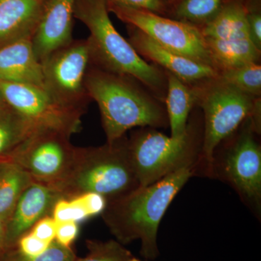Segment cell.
Here are the masks:
<instances>
[{
  "instance_id": "obj_30",
  "label": "cell",
  "mask_w": 261,
  "mask_h": 261,
  "mask_svg": "<svg viewBox=\"0 0 261 261\" xmlns=\"http://www.w3.org/2000/svg\"><path fill=\"white\" fill-rule=\"evenodd\" d=\"M56 227L55 220L51 216H47L38 221L30 232L43 241L50 243L56 239Z\"/></svg>"
},
{
  "instance_id": "obj_36",
  "label": "cell",
  "mask_w": 261,
  "mask_h": 261,
  "mask_svg": "<svg viewBox=\"0 0 261 261\" xmlns=\"http://www.w3.org/2000/svg\"><path fill=\"white\" fill-rule=\"evenodd\" d=\"M128 261H141L139 259L136 258V257H132V258L129 259Z\"/></svg>"
},
{
  "instance_id": "obj_22",
  "label": "cell",
  "mask_w": 261,
  "mask_h": 261,
  "mask_svg": "<svg viewBox=\"0 0 261 261\" xmlns=\"http://www.w3.org/2000/svg\"><path fill=\"white\" fill-rule=\"evenodd\" d=\"M222 3L223 0H180L173 7L169 18L200 29L214 18Z\"/></svg>"
},
{
  "instance_id": "obj_25",
  "label": "cell",
  "mask_w": 261,
  "mask_h": 261,
  "mask_svg": "<svg viewBox=\"0 0 261 261\" xmlns=\"http://www.w3.org/2000/svg\"><path fill=\"white\" fill-rule=\"evenodd\" d=\"M77 258L71 247H66L53 240L39 255L28 256L14 247L7 249L0 261H75Z\"/></svg>"
},
{
  "instance_id": "obj_3",
  "label": "cell",
  "mask_w": 261,
  "mask_h": 261,
  "mask_svg": "<svg viewBox=\"0 0 261 261\" xmlns=\"http://www.w3.org/2000/svg\"><path fill=\"white\" fill-rule=\"evenodd\" d=\"M74 18L84 23L90 33L87 40L92 65L134 77L165 102L166 72L144 60L116 30L110 18L106 0H75Z\"/></svg>"
},
{
  "instance_id": "obj_12",
  "label": "cell",
  "mask_w": 261,
  "mask_h": 261,
  "mask_svg": "<svg viewBox=\"0 0 261 261\" xmlns=\"http://www.w3.org/2000/svg\"><path fill=\"white\" fill-rule=\"evenodd\" d=\"M127 30L128 42L144 60H148L189 85L219 76V73L208 65L168 50L138 29L127 25Z\"/></svg>"
},
{
  "instance_id": "obj_7",
  "label": "cell",
  "mask_w": 261,
  "mask_h": 261,
  "mask_svg": "<svg viewBox=\"0 0 261 261\" xmlns=\"http://www.w3.org/2000/svg\"><path fill=\"white\" fill-rule=\"evenodd\" d=\"M41 63L43 88L61 106L84 114L92 100L85 87L86 75L92 65L87 39H73Z\"/></svg>"
},
{
  "instance_id": "obj_5",
  "label": "cell",
  "mask_w": 261,
  "mask_h": 261,
  "mask_svg": "<svg viewBox=\"0 0 261 261\" xmlns=\"http://www.w3.org/2000/svg\"><path fill=\"white\" fill-rule=\"evenodd\" d=\"M199 130L188 123L186 133L178 138L148 127L135 132L128 145L140 187L148 186L180 168L194 166L202 147L203 129Z\"/></svg>"
},
{
  "instance_id": "obj_35",
  "label": "cell",
  "mask_w": 261,
  "mask_h": 261,
  "mask_svg": "<svg viewBox=\"0 0 261 261\" xmlns=\"http://www.w3.org/2000/svg\"><path fill=\"white\" fill-rule=\"evenodd\" d=\"M7 106H8V104L5 102L3 94H2L1 91H0V108H4Z\"/></svg>"
},
{
  "instance_id": "obj_10",
  "label": "cell",
  "mask_w": 261,
  "mask_h": 261,
  "mask_svg": "<svg viewBox=\"0 0 261 261\" xmlns=\"http://www.w3.org/2000/svg\"><path fill=\"white\" fill-rule=\"evenodd\" d=\"M0 91L7 104L37 128L58 130L70 136L82 128L84 113L61 106L42 87L0 81Z\"/></svg>"
},
{
  "instance_id": "obj_27",
  "label": "cell",
  "mask_w": 261,
  "mask_h": 261,
  "mask_svg": "<svg viewBox=\"0 0 261 261\" xmlns=\"http://www.w3.org/2000/svg\"><path fill=\"white\" fill-rule=\"evenodd\" d=\"M107 3L147 10L163 16L168 17L169 9L163 0H106Z\"/></svg>"
},
{
  "instance_id": "obj_16",
  "label": "cell",
  "mask_w": 261,
  "mask_h": 261,
  "mask_svg": "<svg viewBox=\"0 0 261 261\" xmlns=\"http://www.w3.org/2000/svg\"><path fill=\"white\" fill-rule=\"evenodd\" d=\"M0 81L43 88L42 63L32 40L18 41L0 48Z\"/></svg>"
},
{
  "instance_id": "obj_8",
  "label": "cell",
  "mask_w": 261,
  "mask_h": 261,
  "mask_svg": "<svg viewBox=\"0 0 261 261\" xmlns=\"http://www.w3.org/2000/svg\"><path fill=\"white\" fill-rule=\"evenodd\" d=\"M106 3L109 13H113L127 25L145 33L160 45L215 69L205 39L198 27L147 10Z\"/></svg>"
},
{
  "instance_id": "obj_14",
  "label": "cell",
  "mask_w": 261,
  "mask_h": 261,
  "mask_svg": "<svg viewBox=\"0 0 261 261\" xmlns=\"http://www.w3.org/2000/svg\"><path fill=\"white\" fill-rule=\"evenodd\" d=\"M75 3V0H46L32 39L39 61L73 40Z\"/></svg>"
},
{
  "instance_id": "obj_11",
  "label": "cell",
  "mask_w": 261,
  "mask_h": 261,
  "mask_svg": "<svg viewBox=\"0 0 261 261\" xmlns=\"http://www.w3.org/2000/svg\"><path fill=\"white\" fill-rule=\"evenodd\" d=\"M234 140L225 153L223 170L240 196L259 207L261 198V149L250 117L235 132Z\"/></svg>"
},
{
  "instance_id": "obj_24",
  "label": "cell",
  "mask_w": 261,
  "mask_h": 261,
  "mask_svg": "<svg viewBox=\"0 0 261 261\" xmlns=\"http://www.w3.org/2000/svg\"><path fill=\"white\" fill-rule=\"evenodd\" d=\"M88 253L75 261H128L133 257L132 252L116 240L107 242L87 240Z\"/></svg>"
},
{
  "instance_id": "obj_4",
  "label": "cell",
  "mask_w": 261,
  "mask_h": 261,
  "mask_svg": "<svg viewBox=\"0 0 261 261\" xmlns=\"http://www.w3.org/2000/svg\"><path fill=\"white\" fill-rule=\"evenodd\" d=\"M62 198L95 192L108 202L140 187L132 164L128 139L100 147H75L74 157L65 174L51 184Z\"/></svg>"
},
{
  "instance_id": "obj_18",
  "label": "cell",
  "mask_w": 261,
  "mask_h": 261,
  "mask_svg": "<svg viewBox=\"0 0 261 261\" xmlns=\"http://www.w3.org/2000/svg\"><path fill=\"white\" fill-rule=\"evenodd\" d=\"M167 76V90L165 106L171 137L178 138L186 133L189 116L195 106V95L191 85L185 83L176 75L165 71Z\"/></svg>"
},
{
  "instance_id": "obj_28",
  "label": "cell",
  "mask_w": 261,
  "mask_h": 261,
  "mask_svg": "<svg viewBox=\"0 0 261 261\" xmlns=\"http://www.w3.org/2000/svg\"><path fill=\"white\" fill-rule=\"evenodd\" d=\"M50 243H48L47 242L43 241L40 239L37 238L29 231V232L22 235L13 247L24 255L34 256V255H39L44 252Z\"/></svg>"
},
{
  "instance_id": "obj_34",
  "label": "cell",
  "mask_w": 261,
  "mask_h": 261,
  "mask_svg": "<svg viewBox=\"0 0 261 261\" xmlns=\"http://www.w3.org/2000/svg\"><path fill=\"white\" fill-rule=\"evenodd\" d=\"M163 1L165 2V3H166V5H167L168 9H169V15L171 14V10H172L173 7L175 6L178 2L180 1V0H163ZM169 15H168V17H169Z\"/></svg>"
},
{
  "instance_id": "obj_31",
  "label": "cell",
  "mask_w": 261,
  "mask_h": 261,
  "mask_svg": "<svg viewBox=\"0 0 261 261\" xmlns=\"http://www.w3.org/2000/svg\"><path fill=\"white\" fill-rule=\"evenodd\" d=\"M80 232L79 223L75 221L57 224L56 239L58 243L66 247H71Z\"/></svg>"
},
{
  "instance_id": "obj_17",
  "label": "cell",
  "mask_w": 261,
  "mask_h": 261,
  "mask_svg": "<svg viewBox=\"0 0 261 261\" xmlns=\"http://www.w3.org/2000/svg\"><path fill=\"white\" fill-rule=\"evenodd\" d=\"M246 0H223L221 8L208 23L200 28L204 39H250Z\"/></svg>"
},
{
  "instance_id": "obj_21",
  "label": "cell",
  "mask_w": 261,
  "mask_h": 261,
  "mask_svg": "<svg viewBox=\"0 0 261 261\" xmlns=\"http://www.w3.org/2000/svg\"><path fill=\"white\" fill-rule=\"evenodd\" d=\"M36 128L8 105L0 108V160L8 159Z\"/></svg>"
},
{
  "instance_id": "obj_1",
  "label": "cell",
  "mask_w": 261,
  "mask_h": 261,
  "mask_svg": "<svg viewBox=\"0 0 261 261\" xmlns=\"http://www.w3.org/2000/svg\"><path fill=\"white\" fill-rule=\"evenodd\" d=\"M193 171L194 166L180 168L152 185L138 187L108 202L101 215L117 241L123 245L140 240L142 256L148 260L159 256L160 223Z\"/></svg>"
},
{
  "instance_id": "obj_19",
  "label": "cell",
  "mask_w": 261,
  "mask_h": 261,
  "mask_svg": "<svg viewBox=\"0 0 261 261\" xmlns=\"http://www.w3.org/2000/svg\"><path fill=\"white\" fill-rule=\"evenodd\" d=\"M214 68L218 73L252 63H260L261 51L250 39H205Z\"/></svg>"
},
{
  "instance_id": "obj_20",
  "label": "cell",
  "mask_w": 261,
  "mask_h": 261,
  "mask_svg": "<svg viewBox=\"0 0 261 261\" xmlns=\"http://www.w3.org/2000/svg\"><path fill=\"white\" fill-rule=\"evenodd\" d=\"M34 181L16 163L0 160V217L8 221L19 197Z\"/></svg>"
},
{
  "instance_id": "obj_23",
  "label": "cell",
  "mask_w": 261,
  "mask_h": 261,
  "mask_svg": "<svg viewBox=\"0 0 261 261\" xmlns=\"http://www.w3.org/2000/svg\"><path fill=\"white\" fill-rule=\"evenodd\" d=\"M221 80L254 97L261 95L260 63H252L221 72Z\"/></svg>"
},
{
  "instance_id": "obj_6",
  "label": "cell",
  "mask_w": 261,
  "mask_h": 261,
  "mask_svg": "<svg viewBox=\"0 0 261 261\" xmlns=\"http://www.w3.org/2000/svg\"><path fill=\"white\" fill-rule=\"evenodd\" d=\"M191 87L195 106L203 113L200 154L211 164L218 146L233 135L251 115L260 97L245 93L219 76L192 84Z\"/></svg>"
},
{
  "instance_id": "obj_9",
  "label": "cell",
  "mask_w": 261,
  "mask_h": 261,
  "mask_svg": "<svg viewBox=\"0 0 261 261\" xmlns=\"http://www.w3.org/2000/svg\"><path fill=\"white\" fill-rule=\"evenodd\" d=\"M71 136L49 128H36L8 160L23 168L34 181L54 184L73 161L75 147Z\"/></svg>"
},
{
  "instance_id": "obj_26",
  "label": "cell",
  "mask_w": 261,
  "mask_h": 261,
  "mask_svg": "<svg viewBox=\"0 0 261 261\" xmlns=\"http://www.w3.org/2000/svg\"><path fill=\"white\" fill-rule=\"evenodd\" d=\"M51 216L57 224L67 221L79 223L89 218L76 197L70 199L61 198L57 201Z\"/></svg>"
},
{
  "instance_id": "obj_15",
  "label": "cell",
  "mask_w": 261,
  "mask_h": 261,
  "mask_svg": "<svg viewBox=\"0 0 261 261\" xmlns=\"http://www.w3.org/2000/svg\"><path fill=\"white\" fill-rule=\"evenodd\" d=\"M46 0H0V48L32 40Z\"/></svg>"
},
{
  "instance_id": "obj_33",
  "label": "cell",
  "mask_w": 261,
  "mask_h": 261,
  "mask_svg": "<svg viewBox=\"0 0 261 261\" xmlns=\"http://www.w3.org/2000/svg\"><path fill=\"white\" fill-rule=\"evenodd\" d=\"M6 225L7 220L0 217V260L7 250Z\"/></svg>"
},
{
  "instance_id": "obj_2",
  "label": "cell",
  "mask_w": 261,
  "mask_h": 261,
  "mask_svg": "<svg viewBox=\"0 0 261 261\" xmlns=\"http://www.w3.org/2000/svg\"><path fill=\"white\" fill-rule=\"evenodd\" d=\"M85 87L89 97L99 108L108 143L123 138L135 127L168 126L164 102L134 77L91 65Z\"/></svg>"
},
{
  "instance_id": "obj_32",
  "label": "cell",
  "mask_w": 261,
  "mask_h": 261,
  "mask_svg": "<svg viewBox=\"0 0 261 261\" xmlns=\"http://www.w3.org/2000/svg\"><path fill=\"white\" fill-rule=\"evenodd\" d=\"M250 40L261 51V15L258 6H247Z\"/></svg>"
},
{
  "instance_id": "obj_29",
  "label": "cell",
  "mask_w": 261,
  "mask_h": 261,
  "mask_svg": "<svg viewBox=\"0 0 261 261\" xmlns=\"http://www.w3.org/2000/svg\"><path fill=\"white\" fill-rule=\"evenodd\" d=\"M76 197L87 211L89 217L102 214L108 204L104 196L95 192L82 194Z\"/></svg>"
},
{
  "instance_id": "obj_13",
  "label": "cell",
  "mask_w": 261,
  "mask_h": 261,
  "mask_svg": "<svg viewBox=\"0 0 261 261\" xmlns=\"http://www.w3.org/2000/svg\"><path fill=\"white\" fill-rule=\"evenodd\" d=\"M61 198V194L53 185L32 182L19 197L7 221V249L14 246L18 239L29 232L38 221L51 216L55 204Z\"/></svg>"
}]
</instances>
